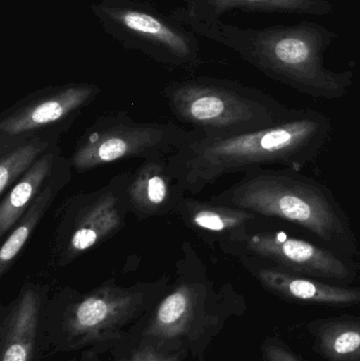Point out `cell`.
I'll use <instances>...</instances> for the list:
<instances>
[{
	"label": "cell",
	"instance_id": "6da1fadb",
	"mask_svg": "<svg viewBox=\"0 0 360 361\" xmlns=\"http://www.w3.org/2000/svg\"><path fill=\"white\" fill-rule=\"evenodd\" d=\"M331 131L327 114L297 109L289 120L270 128L199 139L169 157L168 164L186 193L198 195L225 176L268 165L302 171L325 149Z\"/></svg>",
	"mask_w": 360,
	"mask_h": 361
},
{
	"label": "cell",
	"instance_id": "7a4b0ae2",
	"mask_svg": "<svg viewBox=\"0 0 360 361\" xmlns=\"http://www.w3.org/2000/svg\"><path fill=\"white\" fill-rule=\"evenodd\" d=\"M197 32L232 49L268 78L308 97L340 99L353 87V71H334L325 66V53L337 35L319 23L243 29L218 20Z\"/></svg>",
	"mask_w": 360,
	"mask_h": 361
},
{
	"label": "cell",
	"instance_id": "3957f363",
	"mask_svg": "<svg viewBox=\"0 0 360 361\" xmlns=\"http://www.w3.org/2000/svg\"><path fill=\"white\" fill-rule=\"evenodd\" d=\"M211 201L276 218L310 233L347 258L359 254L348 214L328 187L294 169H256Z\"/></svg>",
	"mask_w": 360,
	"mask_h": 361
},
{
	"label": "cell",
	"instance_id": "277c9868",
	"mask_svg": "<svg viewBox=\"0 0 360 361\" xmlns=\"http://www.w3.org/2000/svg\"><path fill=\"white\" fill-rule=\"evenodd\" d=\"M162 94L175 120L206 139L270 128L297 111L263 91L226 78L201 76L173 82Z\"/></svg>",
	"mask_w": 360,
	"mask_h": 361
},
{
	"label": "cell",
	"instance_id": "5b68a950",
	"mask_svg": "<svg viewBox=\"0 0 360 361\" xmlns=\"http://www.w3.org/2000/svg\"><path fill=\"white\" fill-rule=\"evenodd\" d=\"M199 139V131L177 123L137 122L126 110H114L85 129L69 161L72 169L87 173L129 159L169 158Z\"/></svg>",
	"mask_w": 360,
	"mask_h": 361
},
{
	"label": "cell",
	"instance_id": "8992f818",
	"mask_svg": "<svg viewBox=\"0 0 360 361\" xmlns=\"http://www.w3.org/2000/svg\"><path fill=\"white\" fill-rule=\"evenodd\" d=\"M130 171L116 175L103 187L66 199L53 218L49 239L51 264L67 267L89 250L118 235L130 212Z\"/></svg>",
	"mask_w": 360,
	"mask_h": 361
},
{
	"label": "cell",
	"instance_id": "52a82bcc",
	"mask_svg": "<svg viewBox=\"0 0 360 361\" xmlns=\"http://www.w3.org/2000/svg\"><path fill=\"white\" fill-rule=\"evenodd\" d=\"M90 8L104 30L126 48L167 67L194 70L202 65L196 39L173 16L154 6L135 0H101Z\"/></svg>",
	"mask_w": 360,
	"mask_h": 361
},
{
	"label": "cell",
	"instance_id": "ba28073f",
	"mask_svg": "<svg viewBox=\"0 0 360 361\" xmlns=\"http://www.w3.org/2000/svg\"><path fill=\"white\" fill-rule=\"evenodd\" d=\"M183 257L177 264L175 283L161 296L152 318L143 331L146 341L164 350L169 341L188 336L197 319L217 324L220 305H226L232 290L217 292L209 279L206 267L190 242L182 245Z\"/></svg>",
	"mask_w": 360,
	"mask_h": 361
},
{
	"label": "cell",
	"instance_id": "9c48e42d",
	"mask_svg": "<svg viewBox=\"0 0 360 361\" xmlns=\"http://www.w3.org/2000/svg\"><path fill=\"white\" fill-rule=\"evenodd\" d=\"M168 277L154 283L123 288L109 281L88 294L69 295L63 331L70 345H88L111 336L162 296Z\"/></svg>",
	"mask_w": 360,
	"mask_h": 361
},
{
	"label": "cell",
	"instance_id": "30bf717a",
	"mask_svg": "<svg viewBox=\"0 0 360 361\" xmlns=\"http://www.w3.org/2000/svg\"><path fill=\"white\" fill-rule=\"evenodd\" d=\"M219 248L236 258L254 257L283 271L333 283H352L357 277L353 259L283 231H262L254 227Z\"/></svg>",
	"mask_w": 360,
	"mask_h": 361
},
{
	"label": "cell",
	"instance_id": "8fae6325",
	"mask_svg": "<svg viewBox=\"0 0 360 361\" xmlns=\"http://www.w3.org/2000/svg\"><path fill=\"white\" fill-rule=\"evenodd\" d=\"M92 82H67L34 91L0 114V147L44 131H68L99 97Z\"/></svg>",
	"mask_w": 360,
	"mask_h": 361
},
{
	"label": "cell",
	"instance_id": "7c38bea8",
	"mask_svg": "<svg viewBox=\"0 0 360 361\" xmlns=\"http://www.w3.org/2000/svg\"><path fill=\"white\" fill-rule=\"evenodd\" d=\"M237 259L266 290L285 300L325 307L360 305V288L296 275L254 257L240 256Z\"/></svg>",
	"mask_w": 360,
	"mask_h": 361
},
{
	"label": "cell",
	"instance_id": "4fadbf2b",
	"mask_svg": "<svg viewBox=\"0 0 360 361\" xmlns=\"http://www.w3.org/2000/svg\"><path fill=\"white\" fill-rule=\"evenodd\" d=\"M130 212L137 220L175 212L186 191L173 176L168 158L145 160L131 175L128 188Z\"/></svg>",
	"mask_w": 360,
	"mask_h": 361
},
{
	"label": "cell",
	"instance_id": "5bb4252c",
	"mask_svg": "<svg viewBox=\"0 0 360 361\" xmlns=\"http://www.w3.org/2000/svg\"><path fill=\"white\" fill-rule=\"evenodd\" d=\"M180 220L207 245L220 246L242 237L262 216L240 208L186 195L175 210Z\"/></svg>",
	"mask_w": 360,
	"mask_h": 361
},
{
	"label": "cell",
	"instance_id": "9a60e30c",
	"mask_svg": "<svg viewBox=\"0 0 360 361\" xmlns=\"http://www.w3.org/2000/svg\"><path fill=\"white\" fill-rule=\"evenodd\" d=\"M46 290L25 283L16 300L2 312L1 361H31L38 320Z\"/></svg>",
	"mask_w": 360,
	"mask_h": 361
},
{
	"label": "cell",
	"instance_id": "2e32d148",
	"mask_svg": "<svg viewBox=\"0 0 360 361\" xmlns=\"http://www.w3.org/2000/svg\"><path fill=\"white\" fill-rule=\"evenodd\" d=\"M185 14L173 18L190 23L196 31L220 20L232 10L254 12L294 13L325 16L333 11L330 0H184Z\"/></svg>",
	"mask_w": 360,
	"mask_h": 361
},
{
	"label": "cell",
	"instance_id": "e0dca14e",
	"mask_svg": "<svg viewBox=\"0 0 360 361\" xmlns=\"http://www.w3.org/2000/svg\"><path fill=\"white\" fill-rule=\"evenodd\" d=\"M71 180V164L69 159L63 156L39 195L23 212L8 237L2 242L0 248V277H4L14 264L40 221L48 214L57 195Z\"/></svg>",
	"mask_w": 360,
	"mask_h": 361
},
{
	"label": "cell",
	"instance_id": "ac0fdd59",
	"mask_svg": "<svg viewBox=\"0 0 360 361\" xmlns=\"http://www.w3.org/2000/svg\"><path fill=\"white\" fill-rule=\"evenodd\" d=\"M61 144L51 147L39 160L23 173L0 202V239L12 231L23 212L37 197L61 161Z\"/></svg>",
	"mask_w": 360,
	"mask_h": 361
},
{
	"label": "cell",
	"instance_id": "d6986e66",
	"mask_svg": "<svg viewBox=\"0 0 360 361\" xmlns=\"http://www.w3.org/2000/svg\"><path fill=\"white\" fill-rule=\"evenodd\" d=\"M63 129L44 131L33 137L0 147V197L27 173L51 147L61 144Z\"/></svg>",
	"mask_w": 360,
	"mask_h": 361
},
{
	"label": "cell",
	"instance_id": "ffe728a7",
	"mask_svg": "<svg viewBox=\"0 0 360 361\" xmlns=\"http://www.w3.org/2000/svg\"><path fill=\"white\" fill-rule=\"evenodd\" d=\"M319 353L329 361H360V319L338 317L309 324Z\"/></svg>",
	"mask_w": 360,
	"mask_h": 361
},
{
	"label": "cell",
	"instance_id": "44dd1931",
	"mask_svg": "<svg viewBox=\"0 0 360 361\" xmlns=\"http://www.w3.org/2000/svg\"><path fill=\"white\" fill-rule=\"evenodd\" d=\"M264 361H302L285 343L277 339H266L262 345Z\"/></svg>",
	"mask_w": 360,
	"mask_h": 361
},
{
	"label": "cell",
	"instance_id": "7402d4cb",
	"mask_svg": "<svg viewBox=\"0 0 360 361\" xmlns=\"http://www.w3.org/2000/svg\"><path fill=\"white\" fill-rule=\"evenodd\" d=\"M120 361H178L167 352L154 347L150 343H144L135 350H132L127 357Z\"/></svg>",
	"mask_w": 360,
	"mask_h": 361
},
{
	"label": "cell",
	"instance_id": "603a6c76",
	"mask_svg": "<svg viewBox=\"0 0 360 361\" xmlns=\"http://www.w3.org/2000/svg\"><path fill=\"white\" fill-rule=\"evenodd\" d=\"M359 175H360V162H359Z\"/></svg>",
	"mask_w": 360,
	"mask_h": 361
}]
</instances>
